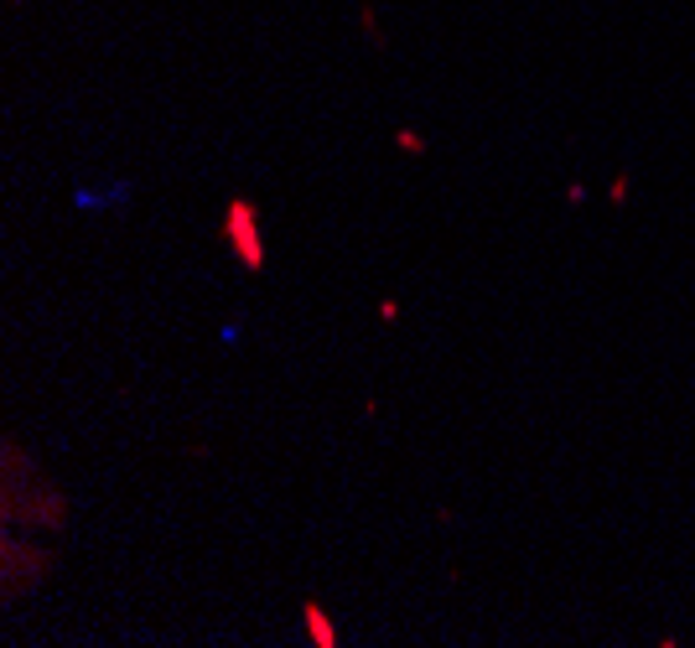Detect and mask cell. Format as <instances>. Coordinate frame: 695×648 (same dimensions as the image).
I'll return each instance as SVG.
<instances>
[{
    "mask_svg": "<svg viewBox=\"0 0 695 648\" xmlns=\"http://www.w3.org/2000/svg\"><path fill=\"white\" fill-rule=\"evenodd\" d=\"M301 627H307V644H312V648H337V644H343L333 612L317 602V597H307V602H301Z\"/></svg>",
    "mask_w": 695,
    "mask_h": 648,
    "instance_id": "obj_4",
    "label": "cell"
},
{
    "mask_svg": "<svg viewBox=\"0 0 695 648\" xmlns=\"http://www.w3.org/2000/svg\"><path fill=\"white\" fill-rule=\"evenodd\" d=\"M218 239L234 255V265H244L249 276H260L270 259V239H265V213L255 198H229L223 218H218Z\"/></svg>",
    "mask_w": 695,
    "mask_h": 648,
    "instance_id": "obj_2",
    "label": "cell"
},
{
    "mask_svg": "<svg viewBox=\"0 0 695 648\" xmlns=\"http://www.w3.org/2000/svg\"><path fill=\"white\" fill-rule=\"evenodd\" d=\"M5 483H0V513L5 524H26V530H68V498L37 472V462H26L22 446L5 441Z\"/></svg>",
    "mask_w": 695,
    "mask_h": 648,
    "instance_id": "obj_1",
    "label": "cell"
},
{
    "mask_svg": "<svg viewBox=\"0 0 695 648\" xmlns=\"http://www.w3.org/2000/svg\"><path fill=\"white\" fill-rule=\"evenodd\" d=\"M52 566H57V556L52 550H42V545H22V539H0V592H5V602L11 597H22L26 586H42V581L52 576Z\"/></svg>",
    "mask_w": 695,
    "mask_h": 648,
    "instance_id": "obj_3",
    "label": "cell"
},
{
    "mask_svg": "<svg viewBox=\"0 0 695 648\" xmlns=\"http://www.w3.org/2000/svg\"><path fill=\"white\" fill-rule=\"evenodd\" d=\"M628 192H633V177H628V171H618V177H613V187H607L613 208H623V203H628Z\"/></svg>",
    "mask_w": 695,
    "mask_h": 648,
    "instance_id": "obj_7",
    "label": "cell"
},
{
    "mask_svg": "<svg viewBox=\"0 0 695 648\" xmlns=\"http://www.w3.org/2000/svg\"><path fill=\"white\" fill-rule=\"evenodd\" d=\"M400 312H406V306H400V296H384V302H379V322H400Z\"/></svg>",
    "mask_w": 695,
    "mask_h": 648,
    "instance_id": "obj_8",
    "label": "cell"
},
{
    "mask_svg": "<svg viewBox=\"0 0 695 648\" xmlns=\"http://www.w3.org/2000/svg\"><path fill=\"white\" fill-rule=\"evenodd\" d=\"M395 151H406V156H432V140L421 136V130H395Z\"/></svg>",
    "mask_w": 695,
    "mask_h": 648,
    "instance_id": "obj_5",
    "label": "cell"
},
{
    "mask_svg": "<svg viewBox=\"0 0 695 648\" xmlns=\"http://www.w3.org/2000/svg\"><path fill=\"white\" fill-rule=\"evenodd\" d=\"M359 31L374 42V52H384V47H389V37H384L379 22H374V5H359Z\"/></svg>",
    "mask_w": 695,
    "mask_h": 648,
    "instance_id": "obj_6",
    "label": "cell"
}]
</instances>
